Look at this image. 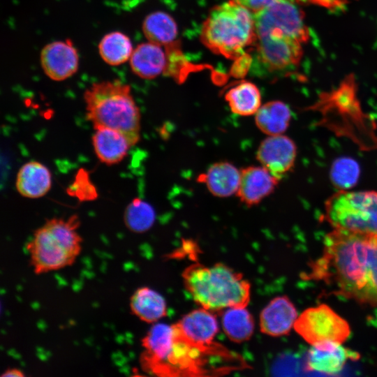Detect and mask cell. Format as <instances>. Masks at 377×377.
Listing matches in <instances>:
<instances>
[{"mask_svg":"<svg viewBox=\"0 0 377 377\" xmlns=\"http://www.w3.org/2000/svg\"><path fill=\"white\" fill-rule=\"evenodd\" d=\"M45 74L54 81H63L78 70L79 55L68 40L53 41L45 45L40 54Z\"/></svg>","mask_w":377,"mask_h":377,"instance_id":"obj_11","label":"cell"},{"mask_svg":"<svg viewBox=\"0 0 377 377\" xmlns=\"http://www.w3.org/2000/svg\"><path fill=\"white\" fill-rule=\"evenodd\" d=\"M293 329L311 345L327 341L343 343L351 333L348 321L326 304L303 311Z\"/></svg>","mask_w":377,"mask_h":377,"instance_id":"obj_8","label":"cell"},{"mask_svg":"<svg viewBox=\"0 0 377 377\" xmlns=\"http://www.w3.org/2000/svg\"><path fill=\"white\" fill-rule=\"evenodd\" d=\"M253 16L256 38L267 35L286 36L301 43L309 38L304 13L294 0H278Z\"/></svg>","mask_w":377,"mask_h":377,"instance_id":"obj_7","label":"cell"},{"mask_svg":"<svg viewBox=\"0 0 377 377\" xmlns=\"http://www.w3.org/2000/svg\"><path fill=\"white\" fill-rule=\"evenodd\" d=\"M178 333L188 342L205 348L217 347L214 339L219 324L212 311L205 308L193 310L174 324Z\"/></svg>","mask_w":377,"mask_h":377,"instance_id":"obj_13","label":"cell"},{"mask_svg":"<svg viewBox=\"0 0 377 377\" xmlns=\"http://www.w3.org/2000/svg\"><path fill=\"white\" fill-rule=\"evenodd\" d=\"M52 186V175L42 163L30 161L19 169L15 181L17 192L23 197L31 199L45 195Z\"/></svg>","mask_w":377,"mask_h":377,"instance_id":"obj_17","label":"cell"},{"mask_svg":"<svg viewBox=\"0 0 377 377\" xmlns=\"http://www.w3.org/2000/svg\"><path fill=\"white\" fill-rule=\"evenodd\" d=\"M298 312L286 295L273 298L260 314V331L270 337L288 334L294 327Z\"/></svg>","mask_w":377,"mask_h":377,"instance_id":"obj_15","label":"cell"},{"mask_svg":"<svg viewBox=\"0 0 377 377\" xmlns=\"http://www.w3.org/2000/svg\"><path fill=\"white\" fill-rule=\"evenodd\" d=\"M77 215L67 219L52 218L34 232L27 249L37 274L56 270L73 263L81 250Z\"/></svg>","mask_w":377,"mask_h":377,"instance_id":"obj_5","label":"cell"},{"mask_svg":"<svg viewBox=\"0 0 377 377\" xmlns=\"http://www.w3.org/2000/svg\"><path fill=\"white\" fill-rule=\"evenodd\" d=\"M222 313L221 324L224 333L233 342L249 340L253 334L254 319L246 307H230Z\"/></svg>","mask_w":377,"mask_h":377,"instance_id":"obj_24","label":"cell"},{"mask_svg":"<svg viewBox=\"0 0 377 377\" xmlns=\"http://www.w3.org/2000/svg\"><path fill=\"white\" fill-rule=\"evenodd\" d=\"M182 278L194 301L207 310L246 307L250 301V283L223 263L191 265L184 270Z\"/></svg>","mask_w":377,"mask_h":377,"instance_id":"obj_3","label":"cell"},{"mask_svg":"<svg viewBox=\"0 0 377 377\" xmlns=\"http://www.w3.org/2000/svg\"><path fill=\"white\" fill-rule=\"evenodd\" d=\"M360 355L335 342H323L311 345L308 350L305 369L327 374H335L342 371L348 361H356Z\"/></svg>","mask_w":377,"mask_h":377,"instance_id":"obj_12","label":"cell"},{"mask_svg":"<svg viewBox=\"0 0 377 377\" xmlns=\"http://www.w3.org/2000/svg\"><path fill=\"white\" fill-rule=\"evenodd\" d=\"M296 157L295 142L283 134L267 137L256 151L260 164L279 180L293 170Z\"/></svg>","mask_w":377,"mask_h":377,"instance_id":"obj_10","label":"cell"},{"mask_svg":"<svg viewBox=\"0 0 377 377\" xmlns=\"http://www.w3.org/2000/svg\"><path fill=\"white\" fill-rule=\"evenodd\" d=\"M225 100L232 113L244 117L255 115L261 105L258 87L249 81H241L225 94Z\"/></svg>","mask_w":377,"mask_h":377,"instance_id":"obj_22","label":"cell"},{"mask_svg":"<svg viewBox=\"0 0 377 377\" xmlns=\"http://www.w3.org/2000/svg\"><path fill=\"white\" fill-rule=\"evenodd\" d=\"M307 1L323 7L334 9L342 7L348 0H306Z\"/></svg>","mask_w":377,"mask_h":377,"instance_id":"obj_30","label":"cell"},{"mask_svg":"<svg viewBox=\"0 0 377 377\" xmlns=\"http://www.w3.org/2000/svg\"><path fill=\"white\" fill-rule=\"evenodd\" d=\"M86 116L94 128H108L122 133L131 146L140 140V111L131 87L118 80L93 83L84 92Z\"/></svg>","mask_w":377,"mask_h":377,"instance_id":"obj_2","label":"cell"},{"mask_svg":"<svg viewBox=\"0 0 377 377\" xmlns=\"http://www.w3.org/2000/svg\"><path fill=\"white\" fill-rule=\"evenodd\" d=\"M257 128L265 135L283 134L292 117L290 108L281 101H272L262 105L255 114Z\"/></svg>","mask_w":377,"mask_h":377,"instance_id":"obj_20","label":"cell"},{"mask_svg":"<svg viewBox=\"0 0 377 377\" xmlns=\"http://www.w3.org/2000/svg\"><path fill=\"white\" fill-rule=\"evenodd\" d=\"M232 70L234 76L242 77L246 73L251 64V57L247 54H244L238 57Z\"/></svg>","mask_w":377,"mask_h":377,"instance_id":"obj_29","label":"cell"},{"mask_svg":"<svg viewBox=\"0 0 377 377\" xmlns=\"http://www.w3.org/2000/svg\"><path fill=\"white\" fill-rule=\"evenodd\" d=\"M358 166L350 159H340L336 161L332 167L331 176L333 182L345 190L346 187L353 186L358 175Z\"/></svg>","mask_w":377,"mask_h":377,"instance_id":"obj_27","label":"cell"},{"mask_svg":"<svg viewBox=\"0 0 377 377\" xmlns=\"http://www.w3.org/2000/svg\"><path fill=\"white\" fill-rule=\"evenodd\" d=\"M254 45L255 61L270 73L296 66L303 54L302 43L286 36L267 35L258 37Z\"/></svg>","mask_w":377,"mask_h":377,"instance_id":"obj_9","label":"cell"},{"mask_svg":"<svg viewBox=\"0 0 377 377\" xmlns=\"http://www.w3.org/2000/svg\"><path fill=\"white\" fill-rule=\"evenodd\" d=\"M324 219L341 228L377 239V191L339 190L324 205Z\"/></svg>","mask_w":377,"mask_h":377,"instance_id":"obj_6","label":"cell"},{"mask_svg":"<svg viewBox=\"0 0 377 377\" xmlns=\"http://www.w3.org/2000/svg\"><path fill=\"white\" fill-rule=\"evenodd\" d=\"M133 51L128 36L121 31H112L105 35L98 44L101 59L110 66H119L130 59Z\"/></svg>","mask_w":377,"mask_h":377,"instance_id":"obj_25","label":"cell"},{"mask_svg":"<svg viewBox=\"0 0 377 377\" xmlns=\"http://www.w3.org/2000/svg\"><path fill=\"white\" fill-rule=\"evenodd\" d=\"M94 130L91 140L98 160L108 165L120 163L132 147L126 136L117 131L108 128Z\"/></svg>","mask_w":377,"mask_h":377,"instance_id":"obj_19","label":"cell"},{"mask_svg":"<svg viewBox=\"0 0 377 377\" xmlns=\"http://www.w3.org/2000/svg\"><path fill=\"white\" fill-rule=\"evenodd\" d=\"M309 267L307 279L323 281L336 295L377 307V239L332 228L324 237L321 256Z\"/></svg>","mask_w":377,"mask_h":377,"instance_id":"obj_1","label":"cell"},{"mask_svg":"<svg viewBox=\"0 0 377 377\" xmlns=\"http://www.w3.org/2000/svg\"><path fill=\"white\" fill-rule=\"evenodd\" d=\"M24 374L22 371L17 369H10L1 374L2 377H22L24 376Z\"/></svg>","mask_w":377,"mask_h":377,"instance_id":"obj_31","label":"cell"},{"mask_svg":"<svg viewBox=\"0 0 377 377\" xmlns=\"http://www.w3.org/2000/svg\"><path fill=\"white\" fill-rule=\"evenodd\" d=\"M130 306L136 316L148 323H156L167 313L164 297L148 287L140 288L135 291L131 298Z\"/></svg>","mask_w":377,"mask_h":377,"instance_id":"obj_21","label":"cell"},{"mask_svg":"<svg viewBox=\"0 0 377 377\" xmlns=\"http://www.w3.org/2000/svg\"><path fill=\"white\" fill-rule=\"evenodd\" d=\"M253 13L270 6L278 0H232Z\"/></svg>","mask_w":377,"mask_h":377,"instance_id":"obj_28","label":"cell"},{"mask_svg":"<svg viewBox=\"0 0 377 377\" xmlns=\"http://www.w3.org/2000/svg\"><path fill=\"white\" fill-rule=\"evenodd\" d=\"M201 40L213 52L236 59L256 40L251 11L232 0L214 7L201 30Z\"/></svg>","mask_w":377,"mask_h":377,"instance_id":"obj_4","label":"cell"},{"mask_svg":"<svg viewBox=\"0 0 377 377\" xmlns=\"http://www.w3.org/2000/svg\"><path fill=\"white\" fill-rule=\"evenodd\" d=\"M155 219L156 212L153 207L140 198H134L124 213V223L133 232L142 233L149 230Z\"/></svg>","mask_w":377,"mask_h":377,"instance_id":"obj_26","label":"cell"},{"mask_svg":"<svg viewBox=\"0 0 377 377\" xmlns=\"http://www.w3.org/2000/svg\"><path fill=\"white\" fill-rule=\"evenodd\" d=\"M240 171V182L236 195L248 207L257 205L269 196L279 182V179L262 165L247 166Z\"/></svg>","mask_w":377,"mask_h":377,"instance_id":"obj_14","label":"cell"},{"mask_svg":"<svg viewBox=\"0 0 377 377\" xmlns=\"http://www.w3.org/2000/svg\"><path fill=\"white\" fill-rule=\"evenodd\" d=\"M142 31L149 42L166 46L173 43L178 34L175 20L163 11L147 15L142 23Z\"/></svg>","mask_w":377,"mask_h":377,"instance_id":"obj_23","label":"cell"},{"mask_svg":"<svg viewBox=\"0 0 377 377\" xmlns=\"http://www.w3.org/2000/svg\"><path fill=\"white\" fill-rule=\"evenodd\" d=\"M241 171L228 161H219L211 165L207 171L199 175L198 181L203 183L214 196L228 198L236 194L239 186Z\"/></svg>","mask_w":377,"mask_h":377,"instance_id":"obj_16","label":"cell"},{"mask_svg":"<svg viewBox=\"0 0 377 377\" xmlns=\"http://www.w3.org/2000/svg\"><path fill=\"white\" fill-rule=\"evenodd\" d=\"M129 61L134 74L143 79H153L165 72L167 53L161 45L143 43L133 49Z\"/></svg>","mask_w":377,"mask_h":377,"instance_id":"obj_18","label":"cell"}]
</instances>
